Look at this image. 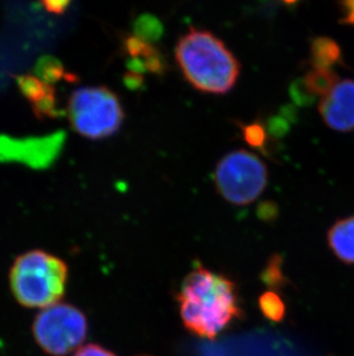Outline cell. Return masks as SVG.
I'll return each mask as SVG.
<instances>
[{
	"instance_id": "12",
	"label": "cell",
	"mask_w": 354,
	"mask_h": 356,
	"mask_svg": "<svg viewBox=\"0 0 354 356\" xmlns=\"http://www.w3.org/2000/svg\"><path fill=\"white\" fill-rule=\"evenodd\" d=\"M35 76L43 81L45 83L52 84L58 83L61 79L66 76L65 66L58 58L47 54L40 57L37 60L34 67Z\"/></svg>"
},
{
	"instance_id": "10",
	"label": "cell",
	"mask_w": 354,
	"mask_h": 356,
	"mask_svg": "<svg viewBox=\"0 0 354 356\" xmlns=\"http://www.w3.org/2000/svg\"><path fill=\"white\" fill-rule=\"evenodd\" d=\"M311 68L335 71L336 65L341 63L342 50L337 42L330 38H317L311 44L310 52Z\"/></svg>"
},
{
	"instance_id": "20",
	"label": "cell",
	"mask_w": 354,
	"mask_h": 356,
	"mask_svg": "<svg viewBox=\"0 0 354 356\" xmlns=\"http://www.w3.org/2000/svg\"><path fill=\"white\" fill-rule=\"evenodd\" d=\"M74 356H117L115 354L112 353L110 350H105L103 347L98 346V345H87L83 346L80 350H77L76 354Z\"/></svg>"
},
{
	"instance_id": "17",
	"label": "cell",
	"mask_w": 354,
	"mask_h": 356,
	"mask_svg": "<svg viewBox=\"0 0 354 356\" xmlns=\"http://www.w3.org/2000/svg\"><path fill=\"white\" fill-rule=\"evenodd\" d=\"M33 111L37 119L43 120L45 118L58 119L67 115V111L57 108V98H56V89L51 91L40 102L33 104Z\"/></svg>"
},
{
	"instance_id": "19",
	"label": "cell",
	"mask_w": 354,
	"mask_h": 356,
	"mask_svg": "<svg viewBox=\"0 0 354 356\" xmlns=\"http://www.w3.org/2000/svg\"><path fill=\"white\" fill-rule=\"evenodd\" d=\"M278 215V205L273 203V202H262L261 204L258 207V216L259 218L266 222L273 220L276 218Z\"/></svg>"
},
{
	"instance_id": "4",
	"label": "cell",
	"mask_w": 354,
	"mask_h": 356,
	"mask_svg": "<svg viewBox=\"0 0 354 356\" xmlns=\"http://www.w3.org/2000/svg\"><path fill=\"white\" fill-rule=\"evenodd\" d=\"M67 115L74 129L91 140L110 138L120 129L124 120L117 95L104 86L74 91L68 102Z\"/></svg>"
},
{
	"instance_id": "9",
	"label": "cell",
	"mask_w": 354,
	"mask_h": 356,
	"mask_svg": "<svg viewBox=\"0 0 354 356\" xmlns=\"http://www.w3.org/2000/svg\"><path fill=\"white\" fill-rule=\"evenodd\" d=\"M328 245L342 262L354 264V215L339 219L331 226Z\"/></svg>"
},
{
	"instance_id": "1",
	"label": "cell",
	"mask_w": 354,
	"mask_h": 356,
	"mask_svg": "<svg viewBox=\"0 0 354 356\" xmlns=\"http://www.w3.org/2000/svg\"><path fill=\"white\" fill-rule=\"evenodd\" d=\"M176 299L184 327L205 339H215L243 316L235 282L199 263L184 278Z\"/></svg>"
},
{
	"instance_id": "15",
	"label": "cell",
	"mask_w": 354,
	"mask_h": 356,
	"mask_svg": "<svg viewBox=\"0 0 354 356\" xmlns=\"http://www.w3.org/2000/svg\"><path fill=\"white\" fill-rule=\"evenodd\" d=\"M162 31H164V28H162V24L159 19L149 15V14L142 15L135 21V36L141 38L146 43L151 44V42L159 40L162 35Z\"/></svg>"
},
{
	"instance_id": "16",
	"label": "cell",
	"mask_w": 354,
	"mask_h": 356,
	"mask_svg": "<svg viewBox=\"0 0 354 356\" xmlns=\"http://www.w3.org/2000/svg\"><path fill=\"white\" fill-rule=\"evenodd\" d=\"M283 259L280 255H273L261 273V280L271 289H281L287 284V278L283 273Z\"/></svg>"
},
{
	"instance_id": "11",
	"label": "cell",
	"mask_w": 354,
	"mask_h": 356,
	"mask_svg": "<svg viewBox=\"0 0 354 356\" xmlns=\"http://www.w3.org/2000/svg\"><path fill=\"white\" fill-rule=\"evenodd\" d=\"M301 80L304 84L305 89L313 98H323L341 81L335 71L315 68H311Z\"/></svg>"
},
{
	"instance_id": "14",
	"label": "cell",
	"mask_w": 354,
	"mask_h": 356,
	"mask_svg": "<svg viewBox=\"0 0 354 356\" xmlns=\"http://www.w3.org/2000/svg\"><path fill=\"white\" fill-rule=\"evenodd\" d=\"M259 308L261 314L273 323L282 322L287 313V308L281 296L271 291L264 293L259 298Z\"/></svg>"
},
{
	"instance_id": "21",
	"label": "cell",
	"mask_w": 354,
	"mask_h": 356,
	"mask_svg": "<svg viewBox=\"0 0 354 356\" xmlns=\"http://www.w3.org/2000/svg\"><path fill=\"white\" fill-rule=\"evenodd\" d=\"M42 5H43L44 8H45L47 12L57 14V15H61V14H64L65 12L67 10L68 6L71 5V1H61V0L54 1V0H45V1H42Z\"/></svg>"
},
{
	"instance_id": "6",
	"label": "cell",
	"mask_w": 354,
	"mask_h": 356,
	"mask_svg": "<svg viewBox=\"0 0 354 356\" xmlns=\"http://www.w3.org/2000/svg\"><path fill=\"white\" fill-rule=\"evenodd\" d=\"M87 319L80 310L57 303L42 310L33 325L37 343L44 352L64 356L80 347L87 337Z\"/></svg>"
},
{
	"instance_id": "22",
	"label": "cell",
	"mask_w": 354,
	"mask_h": 356,
	"mask_svg": "<svg viewBox=\"0 0 354 356\" xmlns=\"http://www.w3.org/2000/svg\"><path fill=\"white\" fill-rule=\"evenodd\" d=\"M342 22L354 27V0H348L341 3Z\"/></svg>"
},
{
	"instance_id": "8",
	"label": "cell",
	"mask_w": 354,
	"mask_h": 356,
	"mask_svg": "<svg viewBox=\"0 0 354 356\" xmlns=\"http://www.w3.org/2000/svg\"><path fill=\"white\" fill-rule=\"evenodd\" d=\"M321 118L328 127L336 131H354V80L344 79L338 82L329 94L321 98Z\"/></svg>"
},
{
	"instance_id": "18",
	"label": "cell",
	"mask_w": 354,
	"mask_h": 356,
	"mask_svg": "<svg viewBox=\"0 0 354 356\" xmlns=\"http://www.w3.org/2000/svg\"><path fill=\"white\" fill-rule=\"evenodd\" d=\"M242 129V134L244 141L250 145L251 148L262 149L267 142V131L264 127V124L259 121H254L252 124H239Z\"/></svg>"
},
{
	"instance_id": "24",
	"label": "cell",
	"mask_w": 354,
	"mask_h": 356,
	"mask_svg": "<svg viewBox=\"0 0 354 356\" xmlns=\"http://www.w3.org/2000/svg\"><path fill=\"white\" fill-rule=\"evenodd\" d=\"M138 356H150V355H138Z\"/></svg>"
},
{
	"instance_id": "5",
	"label": "cell",
	"mask_w": 354,
	"mask_h": 356,
	"mask_svg": "<svg viewBox=\"0 0 354 356\" xmlns=\"http://www.w3.org/2000/svg\"><path fill=\"white\" fill-rule=\"evenodd\" d=\"M268 182L267 166L253 152L238 149L217 161L214 185L217 193L234 205H248L264 192Z\"/></svg>"
},
{
	"instance_id": "7",
	"label": "cell",
	"mask_w": 354,
	"mask_h": 356,
	"mask_svg": "<svg viewBox=\"0 0 354 356\" xmlns=\"http://www.w3.org/2000/svg\"><path fill=\"white\" fill-rule=\"evenodd\" d=\"M65 142L66 133L61 131L24 138L0 135V163H21L35 170H44L59 159Z\"/></svg>"
},
{
	"instance_id": "23",
	"label": "cell",
	"mask_w": 354,
	"mask_h": 356,
	"mask_svg": "<svg viewBox=\"0 0 354 356\" xmlns=\"http://www.w3.org/2000/svg\"><path fill=\"white\" fill-rule=\"evenodd\" d=\"M124 83L130 90H137L143 84V75L134 72H128L124 76Z\"/></svg>"
},
{
	"instance_id": "2",
	"label": "cell",
	"mask_w": 354,
	"mask_h": 356,
	"mask_svg": "<svg viewBox=\"0 0 354 356\" xmlns=\"http://www.w3.org/2000/svg\"><path fill=\"white\" fill-rule=\"evenodd\" d=\"M175 59L184 79L205 94H227L241 73L237 58L208 31L191 28L177 42Z\"/></svg>"
},
{
	"instance_id": "3",
	"label": "cell",
	"mask_w": 354,
	"mask_h": 356,
	"mask_svg": "<svg viewBox=\"0 0 354 356\" xmlns=\"http://www.w3.org/2000/svg\"><path fill=\"white\" fill-rule=\"evenodd\" d=\"M67 276L64 261L42 250H31L14 262L10 287L22 306L45 309L64 296Z\"/></svg>"
},
{
	"instance_id": "13",
	"label": "cell",
	"mask_w": 354,
	"mask_h": 356,
	"mask_svg": "<svg viewBox=\"0 0 354 356\" xmlns=\"http://www.w3.org/2000/svg\"><path fill=\"white\" fill-rule=\"evenodd\" d=\"M15 79L21 94L33 104L40 102L49 92L56 89L52 84L45 83L33 74L19 75Z\"/></svg>"
}]
</instances>
